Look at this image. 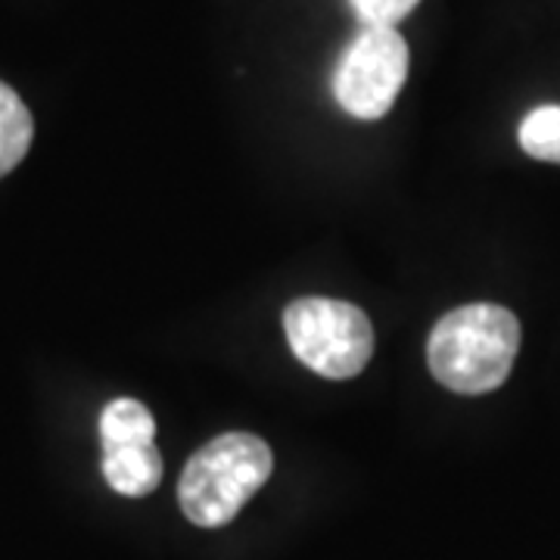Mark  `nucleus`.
<instances>
[{
    "label": "nucleus",
    "mask_w": 560,
    "mask_h": 560,
    "mask_svg": "<svg viewBox=\"0 0 560 560\" xmlns=\"http://www.w3.org/2000/svg\"><path fill=\"white\" fill-rule=\"evenodd\" d=\"M521 349V320L495 302H470L436 320L427 340L433 377L460 396H482L508 381Z\"/></svg>",
    "instance_id": "1"
},
{
    "label": "nucleus",
    "mask_w": 560,
    "mask_h": 560,
    "mask_svg": "<svg viewBox=\"0 0 560 560\" xmlns=\"http://www.w3.org/2000/svg\"><path fill=\"white\" fill-rule=\"evenodd\" d=\"M275 470L271 445L253 433H224L187 460L178 482L184 517L202 529L228 526Z\"/></svg>",
    "instance_id": "2"
},
{
    "label": "nucleus",
    "mask_w": 560,
    "mask_h": 560,
    "mask_svg": "<svg viewBox=\"0 0 560 560\" xmlns=\"http://www.w3.org/2000/svg\"><path fill=\"white\" fill-rule=\"evenodd\" d=\"M293 355L327 381L359 377L374 355V327L359 305L330 296H302L283 308Z\"/></svg>",
    "instance_id": "3"
},
{
    "label": "nucleus",
    "mask_w": 560,
    "mask_h": 560,
    "mask_svg": "<svg viewBox=\"0 0 560 560\" xmlns=\"http://www.w3.org/2000/svg\"><path fill=\"white\" fill-rule=\"evenodd\" d=\"M408 44L393 25H361L334 69V97L352 119H383L408 79Z\"/></svg>",
    "instance_id": "4"
},
{
    "label": "nucleus",
    "mask_w": 560,
    "mask_h": 560,
    "mask_svg": "<svg viewBox=\"0 0 560 560\" xmlns=\"http://www.w3.org/2000/svg\"><path fill=\"white\" fill-rule=\"evenodd\" d=\"M103 477L128 499L150 495L162 482V455L153 442L147 445H121L103 452Z\"/></svg>",
    "instance_id": "5"
},
{
    "label": "nucleus",
    "mask_w": 560,
    "mask_h": 560,
    "mask_svg": "<svg viewBox=\"0 0 560 560\" xmlns=\"http://www.w3.org/2000/svg\"><path fill=\"white\" fill-rule=\"evenodd\" d=\"M35 138V121L22 97L0 81V178H7L28 153Z\"/></svg>",
    "instance_id": "6"
},
{
    "label": "nucleus",
    "mask_w": 560,
    "mask_h": 560,
    "mask_svg": "<svg viewBox=\"0 0 560 560\" xmlns=\"http://www.w3.org/2000/svg\"><path fill=\"white\" fill-rule=\"evenodd\" d=\"M156 440V420L147 405L138 399H113L101 415V445L121 448V445H147Z\"/></svg>",
    "instance_id": "7"
},
{
    "label": "nucleus",
    "mask_w": 560,
    "mask_h": 560,
    "mask_svg": "<svg viewBox=\"0 0 560 560\" xmlns=\"http://www.w3.org/2000/svg\"><path fill=\"white\" fill-rule=\"evenodd\" d=\"M517 140L523 153H529L533 160L560 165V103H545L526 113L517 128Z\"/></svg>",
    "instance_id": "8"
},
{
    "label": "nucleus",
    "mask_w": 560,
    "mask_h": 560,
    "mask_svg": "<svg viewBox=\"0 0 560 560\" xmlns=\"http://www.w3.org/2000/svg\"><path fill=\"white\" fill-rule=\"evenodd\" d=\"M355 16H359L364 25H393L401 22L420 0H349Z\"/></svg>",
    "instance_id": "9"
}]
</instances>
